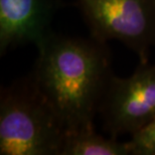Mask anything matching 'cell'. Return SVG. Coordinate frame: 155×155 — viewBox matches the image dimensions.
Masks as SVG:
<instances>
[{"label": "cell", "mask_w": 155, "mask_h": 155, "mask_svg": "<svg viewBox=\"0 0 155 155\" xmlns=\"http://www.w3.org/2000/svg\"><path fill=\"white\" fill-rule=\"evenodd\" d=\"M105 42L51 32L36 45L31 78L68 133L94 128L105 91L113 75Z\"/></svg>", "instance_id": "cell-1"}, {"label": "cell", "mask_w": 155, "mask_h": 155, "mask_svg": "<svg viewBox=\"0 0 155 155\" xmlns=\"http://www.w3.org/2000/svg\"><path fill=\"white\" fill-rule=\"evenodd\" d=\"M67 133L31 79L2 90L1 155H61Z\"/></svg>", "instance_id": "cell-2"}, {"label": "cell", "mask_w": 155, "mask_h": 155, "mask_svg": "<svg viewBox=\"0 0 155 155\" xmlns=\"http://www.w3.org/2000/svg\"><path fill=\"white\" fill-rule=\"evenodd\" d=\"M92 36L119 40L148 63L155 45V0H78Z\"/></svg>", "instance_id": "cell-3"}, {"label": "cell", "mask_w": 155, "mask_h": 155, "mask_svg": "<svg viewBox=\"0 0 155 155\" xmlns=\"http://www.w3.org/2000/svg\"><path fill=\"white\" fill-rule=\"evenodd\" d=\"M99 113L112 137L130 136L155 120V66L141 64L127 78L112 76Z\"/></svg>", "instance_id": "cell-4"}, {"label": "cell", "mask_w": 155, "mask_h": 155, "mask_svg": "<svg viewBox=\"0 0 155 155\" xmlns=\"http://www.w3.org/2000/svg\"><path fill=\"white\" fill-rule=\"evenodd\" d=\"M52 0H0V54L18 45H38L51 31Z\"/></svg>", "instance_id": "cell-5"}, {"label": "cell", "mask_w": 155, "mask_h": 155, "mask_svg": "<svg viewBox=\"0 0 155 155\" xmlns=\"http://www.w3.org/2000/svg\"><path fill=\"white\" fill-rule=\"evenodd\" d=\"M61 155H131L128 141L103 137L95 128L67 133Z\"/></svg>", "instance_id": "cell-6"}, {"label": "cell", "mask_w": 155, "mask_h": 155, "mask_svg": "<svg viewBox=\"0 0 155 155\" xmlns=\"http://www.w3.org/2000/svg\"><path fill=\"white\" fill-rule=\"evenodd\" d=\"M131 155H155V120L130 136Z\"/></svg>", "instance_id": "cell-7"}]
</instances>
